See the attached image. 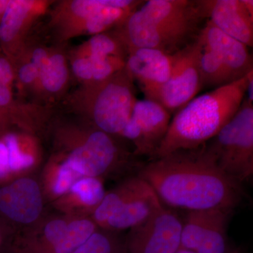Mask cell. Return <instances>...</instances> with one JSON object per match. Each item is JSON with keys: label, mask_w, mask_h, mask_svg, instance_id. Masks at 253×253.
<instances>
[{"label": "cell", "mask_w": 253, "mask_h": 253, "mask_svg": "<svg viewBox=\"0 0 253 253\" xmlns=\"http://www.w3.org/2000/svg\"><path fill=\"white\" fill-rule=\"evenodd\" d=\"M44 202L39 181L31 176L0 186V214L23 229L43 217Z\"/></svg>", "instance_id": "7c38bea8"}, {"label": "cell", "mask_w": 253, "mask_h": 253, "mask_svg": "<svg viewBox=\"0 0 253 253\" xmlns=\"http://www.w3.org/2000/svg\"><path fill=\"white\" fill-rule=\"evenodd\" d=\"M172 114L151 100H137L120 137L134 145L133 154L152 158L164 139Z\"/></svg>", "instance_id": "ba28073f"}, {"label": "cell", "mask_w": 253, "mask_h": 253, "mask_svg": "<svg viewBox=\"0 0 253 253\" xmlns=\"http://www.w3.org/2000/svg\"><path fill=\"white\" fill-rule=\"evenodd\" d=\"M163 208L162 202L153 188L141 179L137 189L106 223L104 230L132 229L149 219Z\"/></svg>", "instance_id": "e0dca14e"}, {"label": "cell", "mask_w": 253, "mask_h": 253, "mask_svg": "<svg viewBox=\"0 0 253 253\" xmlns=\"http://www.w3.org/2000/svg\"><path fill=\"white\" fill-rule=\"evenodd\" d=\"M137 176L153 188L161 202L189 211L233 210L242 198L240 183L219 167L206 144L152 160Z\"/></svg>", "instance_id": "6da1fadb"}, {"label": "cell", "mask_w": 253, "mask_h": 253, "mask_svg": "<svg viewBox=\"0 0 253 253\" xmlns=\"http://www.w3.org/2000/svg\"><path fill=\"white\" fill-rule=\"evenodd\" d=\"M53 127L54 151L83 176L104 179L133 168V153L120 137L100 130L87 123L61 122Z\"/></svg>", "instance_id": "3957f363"}, {"label": "cell", "mask_w": 253, "mask_h": 253, "mask_svg": "<svg viewBox=\"0 0 253 253\" xmlns=\"http://www.w3.org/2000/svg\"><path fill=\"white\" fill-rule=\"evenodd\" d=\"M11 237L0 230V253H7Z\"/></svg>", "instance_id": "4dcf8cb0"}, {"label": "cell", "mask_w": 253, "mask_h": 253, "mask_svg": "<svg viewBox=\"0 0 253 253\" xmlns=\"http://www.w3.org/2000/svg\"><path fill=\"white\" fill-rule=\"evenodd\" d=\"M138 9L161 29L189 42L197 38L198 26L204 18L199 0H149Z\"/></svg>", "instance_id": "8fae6325"}, {"label": "cell", "mask_w": 253, "mask_h": 253, "mask_svg": "<svg viewBox=\"0 0 253 253\" xmlns=\"http://www.w3.org/2000/svg\"><path fill=\"white\" fill-rule=\"evenodd\" d=\"M15 81L16 72L14 63L1 51L0 52V84L12 89Z\"/></svg>", "instance_id": "f1b7e54d"}, {"label": "cell", "mask_w": 253, "mask_h": 253, "mask_svg": "<svg viewBox=\"0 0 253 253\" xmlns=\"http://www.w3.org/2000/svg\"><path fill=\"white\" fill-rule=\"evenodd\" d=\"M81 177L83 176L76 172L61 154L53 151L42 170L39 181L45 201L52 204Z\"/></svg>", "instance_id": "7402d4cb"}, {"label": "cell", "mask_w": 253, "mask_h": 253, "mask_svg": "<svg viewBox=\"0 0 253 253\" xmlns=\"http://www.w3.org/2000/svg\"><path fill=\"white\" fill-rule=\"evenodd\" d=\"M42 161V149L38 135L18 128L0 134V186L31 176Z\"/></svg>", "instance_id": "30bf717a"}, {"label": "cell", "mask_w": 253, "mask_h": 253, "mask_svg": "<svg viewBox=\"0 0 253 253\" xmlns=\"http://www.w3.org/2000/svg\"><path fill=\"white\" fill-rule=\"evenodd\" d=\"M182 224L172 211L162 208L140 225L131 229L124 253H175L180 246Z\"/></svg>", "instance_id": "9c48e42d"}, {"label": "cell", "mask_w": 253, "mask_h": 253, "mask_svg": "<svg viewBox=\"0 0 253 253\" xmlns=\"http://www.w3.org/2000/svg\"><path fill=\"white\" fill-rule=\"evenodd\" d=\"M208 148L219 167L241 183L253 174V103L245 98L232 119L211 139Z\"/></svg>", "instance_id": "5b68a950"}, {"label": "cell", "mask_w": 253, "mask_h": 253, "mask_svg": "<svg viewBox=\"0 0 253 253\" xmlns=\"http://www.w3.org/2000/svg\"><path fill=\"white\" fill-rule=\"evenodd\" d=\"M199 3L204 18L223 33L253 47V14L242 0H199Z\"/></svg>", "instance_id": "5bb4252c"}, {"label": "cell", "mask_w": 253, "mask_h": 253, "mask_svg": "<svg viewBox=\"0 0 253 253\" xmlns=\"http://www.w3.org/2000/svg\"><path fill=\"white\" fill-rule=\"evenodd\" d=\"M252 77L253 71L190 101L171 119L164 139L151 159L198 149L213 139L239 111Z\"/></svg>", "instance_id": "7a4b0ae2"}, {"label": "cell", "mask_w": 253, "mask_h": 253, "mask_svg": "<svg viewBox=\"0 0 253 253\" xmlns=\"http://www.w3.org/2000/svg\"><path fill=\"white\" fill-rule=\"evenodd\" d=\"M212 210L189 211L186 222L182 224L179 250L196 252L208 225Z\"/></svg>", "instance_id": "4316f807"}, {"label": "cell", "mask_w": 253, "mask_h": 253, "mask_svg": "<svg viewBox=\"0 0 253 253\" xmlns=\"http://www.w3.org/2000/svg\"><path fill=\"white\" fill-rule=\"evenodd\" d=\"M134 82L125 67L104 81L81 84L68 105L82 121L120 137L138 100Z\"/></svg>", "instance_id": "277c9868"}, {"label": "cell", "mask_w": 253, "mask_h": 253, "mask_svg": "<svg viewBox=\"0 0 253 253\" xmlns=\"http://www.w3.org/2000/svg\"><path fill=\"white\" fill-rule=\"evenodd\" d=\"M106 193L103 179L83 176L51 205L60 214L68 217H90Z\"/></svg>", "instance_id": "ac0fdd59"}, {"label": "cell", "mask_w": 253, "mask_h": 253, "mask_svg": "<svg viewBox=\"0 0 253 253\" xmlns=\"http://www.w3.org/2000/svg\"><path fill=\"white\" fill-rule=\"evenodd\" d=\"M53 2L48 0H10L0 22V46L14 64L27 43L32 27L46 14Z\"/></svg>", "instance_id": "4fadbf2b"}, {"label": "cell", "mask_w": 253, "mask_h": 253, "mask_svg": "<svg viewBox=\"0 0 253 253\" xmlns=\"http://www.w3.org/2000/svg\"><path fill=\"white\" fill-rule=\"evenodd\" d=\"M197 38L220 58L235 81L253 71L249 46L223 33L211 21L207 20Z\"/></svg>", "instance_id": "2e32d148"}, {"label": "cell", "mask_w": 253, "mask_h": 253, "mask_svg": "<svg viewBox=\"0 0 253 253\" xmlns=\"http://www.w3.org/2000/svg\"><path fill=\"white\" fill-rule=\"evenodd\" d=\"M126 69L141 89L161 85L169 79L180 51L169 54L160 50L128 47Z\"/></svg>", "instance_id": "9a60e30c"}, {"label": "cell", "mask_w": 253, "mask_h": 253, "mask_svg": "<svg viewBox=\"0 0 253 253\" xmlns=\"http://www.w3.org/2000/svg\"><path fill=\"white\" fill-rule=\"evenodd\" d=\"M70 53L81 56L126 57L127 50L115 30L91 36Z\"/></svg>", "instance_id": "484cf974"}, {"label": "cell", "mask_w": 253, "mask_h": 253, "mask_svg": "<svg viewBox=\"0 0 253 253\" xmlns=\"http://www.w3.org/2000/svg\"><path fill=\"white\" fill-rule=\"evenodd\" d=\"M0 111L12 118L18 129L38 136L49 126L51 120L47 107L19 101L11 88L2 84H0Z\"/></svg>", "instance_id": "d6986e66"}, {"label": "cell", "mask_w": 253, "mask_h": 253, "mask_svg": "<svg viewBox=\"0 0 253 253\" xmlns=\"http://www.w3.org/2000/svg\"><path fill=\"white\" fill-rule=\"evenodd\" d=\"M10 0H0V22L2 19L6 8L9 5Z\"/></svg>", "instance_id": "1f68e13d"}, {"label": "cell", "mask_w": 253, "mask_h": 253, "mask_svg": "<svg viewBox=\"0 0 253 253\" xmlns=\"http://www.w3.org/2000/svg\"><path fill=\"white\" fill-rule=\"evenodd\" d=\"M12 128H18L12 118L0 111V134Z\"/></svg>", "instance_id": "f546056e"}, {"label": "cell", "mask_w": 253, "mask_h": 253, "mask_svg": "<svg viewBox=\"0 0 253 253\" xmlns=\"http://www.w3.org/2000/svg\"><path fill=\"white\" fill-rule=\"evenodd\" d=\"M59 214L43 217L10 240L7 253H72L90 236L87 226Z\"/></svg>", "instance_id": "8992f818"}, {"label": "cell", "mask_w": 253, "mask_h": 253, "mask_svg": "<svg viewBox=\"0 0 253 253\" xmlns=\"http://www.w3.org/2000/svg\"><path fill=\"white\" fill-rule=\"evenodd\" d=\"M175 253H196L193 251H186V250H178Z\"/></svg>", "instance_id": "d6a6232c"}, {"label": "cell", "mask_w": 253, "mask_h": 253, "mask_svg": "<svg viewBox=\"0 0 253 253\" xmlns=\"http://www.w3.org/2000/svg\"><path fill=\"white\" fill-rule=\"evenodd\" d=\"M141 181V179L139 176H134L126 179L114 189L106 193L104 199L90 216L98 228L104 230L108 220L134 194Z\"/></svg>", "instance_id": "cb8c5ba5"}, {"label": "cell", "mask_w": 253, "mask_h": 253, "mask_svg": "<svg viewBox=\"0 0 253 253\" xmlns=\"http://www.w3.org/2000/svg\"><path fill=\"white\" fill-rule=\"evenodd\" d=\"M70 71L68 54L63 48L51 46L47 61L40 69L38 82L32 92L41 99L59 97L68 87Z\"/></svg>", "instance_id": "ffe728a7"}, {"label": "cell", "mask_w": 253, "mask_h": 253, "mask_svg": "<svg viewBox=\"0 0 253 253\" xmlns=\"http://www.w3.org/2000/svg\"><path fill=\"white\" fill-rule=\"evenodd\" d=\"M70 68L81 84H93L108 79L126 67V58L100 57L68 54Z\"/></svg>", "instance_id": "44dd1931"}, {"label": "cell", "mask_w": 253, "mask_h": 253, "mask_svg": "<svg viewBox=\"0 0 253 253\" xmlns=\"http://www.w3.org/2000/svg\"><path fill=\"white\" fill-rule=\"evenodd\" d=\"M199 43V68L203 87H219L236 81L220 58L204 43Z\"/></svg>", "instance_id": "603a6c76"}, {"label": "cell", "mask_w": 253, "mask_h": 253, "mask_svg": "<svg viewBox=\"0 0 253 253\" xmlns=\"http://www.w3.org/2000/svg\"><path fill=\"white\" fill-rule=\"evenodd\" d=\"M197 38L181 49L172 76L161 85L141 89L145 99L163 106L171 114H175L202 89L199 62Z\"/></svg>", "instance_id": "52a82bcc"}, {"label": "cell", "mask_w": 253, "mask_h": 253, "mask_svg": "<svg viewBox=\"0 0 253 253\" xmlns=\"http://www.w3.org/2000/svg\"><path fill=\"white\" fill-rule=\"evenodd\" d=\"M232 210L215 208L211 211L209 221L196 253H226V227Z\"/></svg>", "instance_id": "d4e9b609"}, {"label": "cell", "mask_w": 253, "mask_h": 253, "mask_svg": "<svg viewBox=\"0 0 253 253\" xmlns=\"http://www.w3.org/2000/svg\"><path fill=\"white\" fill-rule=\"evenodd\" d=\"M72 253H124L119 241L108 231L98 229Z\"/></svg>", "instance_id": "83f0119b"}, {"label": "cell", "mask_w": 253, "mask_h": 253, "mask_svg": "<svg viewBox=\"0 0 253 253\" xmlns=\"http://www.w3.org/2000/svg\"><path fill=\"white\" fill-rule=\"evenodd\" d=\"M226 253H241L239 251H233L231 252Z\"/></svg>", "instance_id": "836d02e7"}]
</instances>
